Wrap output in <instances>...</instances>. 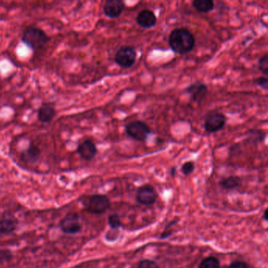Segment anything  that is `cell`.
<instances>
[{
    "mask_svg": "<svg viewBox=\"0 0 268 268\" xmlns=\"http://www.w3.org/2000/svg\"><path fill=\"white\" fill-rule=\"evenodd\" d=\"M196 39L194 34L187 28L173 29L168 37V44L173 52L178 55H187L195 47Z\"/></svg>",
    "mask_w": 268,
    "mask_h": 268,
    "instance_id": "1",
    "label": "cell"
},
{
    "mask_svg": "<svg viewBox=\"0 0 268 268\" xmlns=\"http://www.w3.org/2000/svg\"><path fill=\"white\" fill-rule=\"evenodd\" d=\"M21 40L33 51H39L47 46L51 38L40 28L30 26L23 32Z\"/></svg>",
    "mask_w": 268,
    "mask_h": 268,
    "instance_id": "2",
    "label": "cell"
},
{
    "mask_svg": "<svg viewBox=\"0 0 268 268\" xmlns=\"http://www.w3.org/2000/svg\"><path fill=\"white\" fill-rule=\"evenodd\" d=\"M125 132L136 141L145 142L147 140L153 131L149 125L143 121H134L126 124Z\"/></svg>",
    "mask_w": 268,
    "mask_h": 268,
    "instance_id": "3",
    "label": "cell"
},
{
    "mask_svg": "<svg viewBox=\"0 0 268 268\" xmlns=\"http://www.w3.org/2000/svg\"><path fill=\"white\" fill-rule=\"evenodd\" d=\"M137 59L136 50L130 46H122L117 50L114 57L115 62L122 69H130L132 67Z\"/></svg>",
    "mask_w": 268,
    "mask_h": 268,
    "instance_id": "4",
    "label": "cell"
},
{
    "mask_svg": "<svg viewBox=\"0 0 268 268\" xmlns=\"http://www.w3.org/2000/svg\"><path fill=\"white\" fill-rule=\"evenodd\" d=\"M110 206V200L107 196L103 194H95L89 198L87 204V210L90 213L100 215L105 213Z\"/></svg>",
    "mask_w": 268,
    "mask_h": 268,
    "instance_id": "5",
    "label": "cell"
},
{
    "mask_svg": "<svg viewBox=\"0 0 268 268\" xmlns=\"http://www.w3.org/2000/svg\"><path fill=\"white\" fill-rule=\"evenodd\" d=\"M228 118L225 114L222 113H212L207 116L205 123L204 128L207 132L216 133L224 129L226 126Z\"/></svg>",
    "mask_w": 268,
    "mask_h": 268,
    "instance_id": "6",
    "label": "cell"
},
{
    "mask_svg": "<svg viewBox=\"0 0 268 268\" xmlns=\"http://www.w3.org/2000/svg\"><path fill=\"white\" fill-rule=\"evenodd\" d=\"M61 231L65 234H77L82 230L80 217L76 213L67 214L59 224Z\"/></svg>",
    "mask_w": 268,
    "mask_h": 268,
    "instance_id": "7",
    "label": "cell"
},
{
    "mask_svg": "<svg viewBox=\"0 0 268 268\" xmlns=\"http://www.w3.org/2000/svg\"><path fill=\"white\" fill-rule=\"evenodd\" d=\"M158 197L156 189L150 184H145L138 189L136 200L143 206H151L156 202Z\"/></svg>",
    "mask_w": 268,
    "mask_h": 268,
    "instance_id": "8",
    "label": "cell"
},
{
    "mask_svg": "<svg viewBox=\"0 0 268 268\" xmlns=\"http://www.w3.org/2000/svg\"><path fill=\"white\" fill-rule=\"evenodd\" d=\"M208 92L207 85L202 82H195L185 89L186 93L190 96V101L195 103H200L206 99Z\"/></svg>",
    "mask_w": 268,
    "mask_h": 268,
    "instance_id": "9",
    "label": "cell"
},
{
    "mask_svg": "<svg viewBox=\"0 0 268 268\" xmlns=\"http://www.w3.org/2000/svg\"><path fill=\"white\" fill-rule=\"evenodd\" d=\"M124 9L125 4L121 0H107L103 6V12L109 18H117L124 12Z\"/></svg>",
    "mask_w": 268,
    "mask_h": 268,
    "instance_id": "10",
    "label": "cell"
},
{
    "mask_svg": "<svg viewBox=\"0 0 268 268\" xmlns=\"http://www.w3.org/2000/svg\"><path fill=\"white\" fill-rule=\"evenodd\" d=\"M136 23L143 29H149L154 28L158 23L156 14L152 10L144 9L136 16Z\"/></svg>",
    "mask_w": 268,
    "mask_h": 268,
    "instance_id": "11",
    "label": "cell"
},
{
    "mask_svg": "<svg viewBox=\"0 0 268 268\" xmlns=\"http://www.w3.org/2000/svg\"><path fill=\"white\" fill-rule=\"evenodd\" d=\"M77 152L82 159L89 162L97 155V146L91 139H86L80 143L77 147Z\"/></svg>",
    "mask_w": 268,
    "mask_h": 268,
    "instance_id": "12",
    "label": "cell"
},
{
    "mask_svg": "<svg viewBox=\"0 0 268 268\" xmlns=\"http://www.w3.org/2000/svg\"><path fill=\"white\" fill-rule=\"evenodd\" d=\"M56 114V109L54 105L50 103L42 104L38 109V120L40 122L48 124L53 121Z\"/></svg>",
    "mask_w": 268,
    "mask_h": 268,
    "instance_id": "13",
    "label": "cell"
},
{
    "mask_svg": "<svg viewBox=\"0 0 268 268\" xmlns=\"http://www.w3.org/2000/svg\"><path fill=\"white\" fill-rule=\"evenodd\" d=\"M40 153V149L37 146L30 144L20 154V159L25 163L35 164L38 162Z\"/></svg>",
    "mask_w": 268,
    "mask_h": 268,
    "instance_id": "14",
    "label": "cell"
},
{
    "mask_svg": "<svg viewBox=\"0 0 268 268\" xmlns=\"http://www.w3.org/2000/svg\"><path fill=\"white\" fill-rule=\"evenodd\" d=\"M17 219L14 216H6L0 219V234L4 235L12 234L17 228Z\"/></svg>",
    "mask_w": 268,
    "mask_h": 268,
    "instance_id": "15",
    "label": "cell"
},
{
    "mask_svg": "<svg viewBox=\"0 0 268 268\" xmlns=\"http://www.w3.org/2000/svg\"><path fill=\"white\" fill-rule=\"evenodd\" d=\"M192 5L197 12L203 14L210 12L215 8V3L212 0H194Z\"/></svg>",
    "mask_w": 268,
    "mask_h": 268,
    "instance_id": "16",
    "label": "cell"
},
{
    "mask_svg": "<svg viewBox=\"0 0 268 268\" xmlns=\"http://www.w3.org/2000/svg\"><path fill=\"white\" fill-rule=\"evenodd\" d=\"M241 184V178L238 176H236V175H231V176L222 178V180L219 182V185L222 187V188L228 190L238 188V187H240Z\"/></svg>",
    "mask_w": 268,
    "mask_h": 268,
    "instance_id": "17",
    "label": "cell"
},
{
    "mask_svg": "<svg viewBox=\"0 0 268 268\" xmlns=\"http://www.w3.org/2000/svg\"><path fill=\"white\" fill-rule=\"evenodd\" d=\"M249 140L250 143L253 144H257V143H262L264 141L265 138H266V133L263 132L261 130H251L249 131Z\"/></svg>",
    "mask_w": 268,
    "mask_h": 268,
    "instance_id": "18",
    "label": "cell"
},
{
    "mask_svg": "<svg viewBox=\"0 0 268 268\" xmlns=\"http://www.w3.org/2000/svg\"><path fill=\"white\" fill-rule=\"evenodd\" d=\"M199 268H220V262L215 256H209L200 262Z\"/></svg>",
    "mask_w": 268,
    "mask_h": 268,
    "instance_id": "19",
    "label": "cell"
},
{
    "mask_svg": "<svg viewBox=\"0 0 268 268\" xmlns=\"http://www.w3.org/2000/svg\"><path fill=\"white\" fill-rule=\"evenodd\" d=\"M108 222H109V227L112 230H118L120 228L123 227L121 219L117 214L110 215L109 216V219H108Z\"/></svg>",
    "mask_w": 268,
    "mask_h": 268,
    "instance_id": "20",
    "label": "cell"
},
{
    "mask_svg": "<svg viewBox=\"0 0 268 268\" xmlns=\"http://www.w3.org/2000/svg\"><path fill=\"white\" fill-rule=\"evenodd\" d=\"M258 70L264 75V77L268 76V56L267 54H265L260 57L258 61Z\"/></svg>",
    "mask_w": 268,
    "mask_h": 268,
    "instance_id": "21",
    "label": "cell"
},
{
    "mask_svg": "<svg viewBox=\"0 0 268 268\" xmlns=\"http://www.w3.org/2000/svg\"><path fill=\"white\" fill-rule=\"evenodd\" d=\"M13 257H14V255L10 250H7V249L0 250V264L9 263L12 260Z\"/></svg>",
    "mask_w": 268,
    "mask_h": 268,
    "instance_id": "22",
    "label": "cell"
},
{
    "mask_svg": "<svg viewBox=\"0 0 268 268\" xmlns=\"http://www.w3.org/2000/svg\"><path fill=\"white\" fill-rule=\"evenodd\" d=\"M194 168H195V163L192 161H189L182 165L181 171L184 175H189L194 171Z\"/></svg>",
    "mask_w": 268,
    "mask_h": 268,
    "instance_id": "23",
    "label": "cell"
},
{
    "mask_svg": "<svg viewBox=\"0 0 268 268\" xmlns=\"http://www.w3.org/2000/svg\"><path fill=\"white\" fill-rule=\"evenodd\" d=\"M137 268H159L158 263L152 260H143L139 262Z\"/></svg>",
    "mask_w": 268,
    "mask_h": 268,
    "instance_id": "24",
    "label": "cell"
},
{
    "mask_svg": "<svg viewBox=\"0 0 268 268\" xmlns=\"http://www.w3.org/2000/svg\"><path fill=\"white\" fill-rule=\"evenodd\" d=\"M254 83L257 86L261 87L263 90L266 91L268 89V79L267 77H260L254 80Z\"/></svg>",
    "mask_w": 268,
    "mask_h": 268,
    "instance_id": "25",
    "label": "cell"
},
{
    "mask_svg": "<svg viewBox=\"0 0 268 268\" xmlns=\"http://www.w3.org/2000/svg\"><path fill=\"white\" fill-rule=\"evenodd\" d=\"M229 268H249L248 264L243 261H234L230 265Z\"/></svg>",
    "mask_w": 268,
    "mask_h": 268,
    "instance_id": "26",
    "label": "cell"
},
{
    "mask_svg": "<svg viewBox=\"0 0 268 268\" xmlns=\"http://www.w3.org/2000/svg\"><path fill=\"white\" fill-rule=\"evenodd\" d=\"M175 173H176V168H175V167H174V168H171V176H175Z\"/></svg>",
    "mask_w": 268,
    "mask_h": 268,
    "instance_id": "27",
    "label": "cell"
},
{
    "mask_svg": "<svg viewBox=\"0 0 268 268\" xmlns=\"http://www.w3.org/2000/svg\"><path fill=\"white\" fill-rule=\"evenodd\" d=\"M263 218H264L265 220H267V210L264 211V215H263Z\"/></svg>",
    "mask_w": 268,
    "mask_h": 268,
    "instance_id": "28",
    "label": "cell"
}]
</instances>
